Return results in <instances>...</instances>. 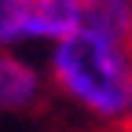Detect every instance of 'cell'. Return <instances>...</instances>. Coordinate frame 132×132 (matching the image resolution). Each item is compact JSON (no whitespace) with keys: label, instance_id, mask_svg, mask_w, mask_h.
Listing matches in <instances>:
<instances>
[{"label":"cell","instance_id":"cell-4","mask_svg":"<svg viewBox=\"0 0 132 132\" xmlns=\"http://www.w3.org/2000/svg\"><path fill=\"white\" fill-rule=\"evenodd\" d=\"M81 26L114 33L132 44V0H77Z\"/></svg>","mask_w":132,"mask_h":132},{"label":"cell","instance_id":"cell-1","mask_svg":"<svg viewBox=\"0 0 132 132\" xmlns=\"http://www.w3.org/2000/svg\"><path fill=\"white\" fill-rule=\"evenodd\" d=\"M48 73L73 106L99 121H125L132 95V44L77 26L48 48Z\"/></svg>","mask_w":132,"mask_h":132},{"label":"cell","instance_id":"cell-3","mask_svg":"<svg viewBox=\"0 0 132 132\" xmlns=\"http://www.w3.org/2000/svg\"><path fill=\"white\" fill-rule=\"evenodd\" d=\"M40 70L19 55V48H0V110H29L40 99Z\"/></svg>","mask_w":132,"mask_h":132},{"label":"cell","instance_id":"cell-5","mask_svg":"<svg viewBox=\"0 0 132 132\" xmlns=\"http://www.w3.org/2000/svg\"><path fill=\"white\" fill-rule=\"evenodd\" d=\"M125 121H128V125H132V95H128V118H125Z\"/></svg>","mask_w":132,"mask_h":132},{"label":"cell","instance_id":"cell-2","mask_svg":"<svg viewBox=\"0 0 132 132\" xmlns=\"http://www.w3.org/2000/svg\"><path fill=\"white\" fill-rule=\"evenodd\" d=\"M77 26V0H0V48H52Z\"/></svg>","mask_w":132,"mask_h":132}]
</instances>
